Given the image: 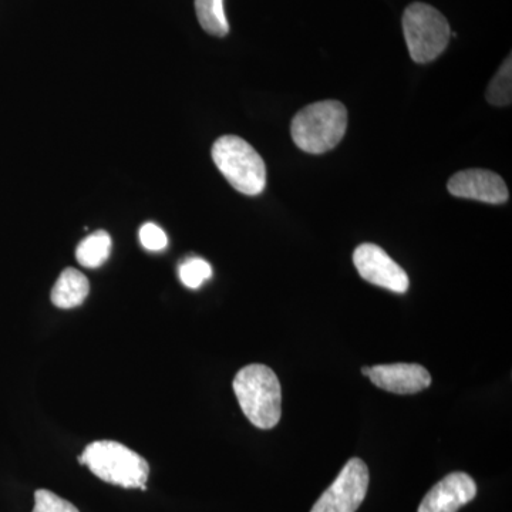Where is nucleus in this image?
Here are the masks:
<instances>
[{"instance_id": "f257e3e1", "label": "nucleus", "mask_w": 512, "mask_h": 512, "mask_svg": "<svg viewBox=\"0 0 512 512\" xmlns=\"http://www.w3.org/2000/svg\"><path fill=\"white\" fill-rule=\"evenodd\" d=\"M232 387L247 419L258 429H274L282 416L281 383L274 370L259 363L245 366Z\"/></svg>"}, {"instance_id": "f03ea898", "label": "nucleus", "mask_w": 512, "mask_h": 512, "mask_svg": "<svg viewBox=\"0 0 512 512\" xmlns=\"http://www.w3.org/2000/svg\"><path fill=\"white\" fill-rule=\"evenodd\" d=\"M348 130V110L340 101L309 104L293 117L291 134L296 146L309 154L333 150Z\"/></svg>"}, {"instance_id": "7ed1b4c3", "label": "nucleus", "mask_w": 512, "mask_h": 512, "mask_svg": "<svg viewBox=\"0 0 512 512\" xmlns=\"http://www.w3.org/2000/svg\"><path fill=\"white\" fill-rule=\"evenodd\" d=\"M79 463L89 467L94 476L104 483L147 490L150 466L146 458L119 441H93L84 448Z\"/></svg>"}, {"instance_id": "20e7f679", "label": "nucleus", "mask_w": 512, "mask_h": 512, "mask_svg": "<svg viewBox=\"0 0 512 512\" xmlns=\"http://www.w3.org/2000/svg\"><path fill=\"white\" fill-rule=\"evenodd\" d=\"M212 160L232 187L245 195H259L266 187V165L244 138L222 136L212 146Z\"/></svg>"}, {"instance_id": "39448f33", "label": "nucleus", "mask_w": 512, "mask_h": 512, "mask_svg": "<svg viewBox=\"0 0 512 512\" xmlns=\"http://www.w3.org/2000/svg\"><path fill=\"white\" fill-rule=\"evenodd\" d=\"M403 33L410 56L420 64L436 60L447 49L451 36L443 13L421 2L412 3L404 10Z\"/></svg>"}, {"instance_id": "423d86ee", "label": "nucleus", "mask_w": 512, "mask_h": 512, "mask_svg": "<svg viewBox=\"0 0 512 512\" xmlns=\"http://www.w3.org/2000/svg\"><path fill=\"white\" fill-rule=\"evenodd\" d=\"M369 480L365 461L352 458L311 512H356L365 501Z\"/></svg>"}, {"instance_id": "0eeeda50", "label": "nucleus", "mask_w": 512, "mask_h": 512, "mask_svg": "<svg viewBox=\"0 0 512 512\" xmlns=\"http://www.w3.org/2000/svg\"><path fill=\"white\" fill-rule=\"evenodd\" d=\"M353 264L369 284L394 293H406L409 289L410 281L406 271L375 244L359 245L353 254Z\"/></svg>"}, {"instance_id": "6e6552de", "label": "nucleus", "mask_w": 512, "mask_h": 512, "mask_svg": "<svg viewBox=\"0 0 512 512\" xmlns=\"http://www.w3.org/2000/svg\"><path fill=\"white\" fill-rule=\"evenodd\" d=\"M447 188L454 197L487 202V204H504L510 198V192L503 178L493 171L481 170V168L454 174L448 180Z\"/></svg>"}, {"instance_id": "1a4fd4ad", "label": "nucleus", "mask_w": 512, "mask_h": 512, "mask_svg": "<svg viewBox=\"0 0 512 512\" xmlns=\"http://www.w3.org/2000/svg\"><path fill=\"white\" fill-rule=\"evenodd\" d=\"M477 495L476 481L466 473H451L421 501L417 512H457Z\"/></svg>"}, {"instance_id": "9d476101", "label": "nucleus", "mask_w": 512, "mask_h": 512, "mask_svg": "<svg viewBox=\"0 0 512 512\" xmlns=\"http://www.w3.org/2000/svg\"><path fill=\"white\" fill-rule=\"evenodd\" d=\"M369 379L379 389L394 394H416L431 384L430 373L417 363H393L370 367Z\"/></svg>"}, {"instance_id": "9b49d317", "label": "nucleus", "mask_w": 512, "mask_h": 512, "mask_svg": "<svg viewBox=\"0 0 512 512\" xmlns=\"http://www.w3.org/2000/svg\"><path fill=\"white\" fill-rule=\"evenodd\" d=\"M90 292L87 276L74 268H66L52 289V303L60 309H73L86 301Z\"/></svg>"}, {"instance_id": "f8f14e48", "label": "nucleus", "mask_w": 512, "mask_h": 512, "mask_svg": "<svg viewBox=\"0 0 512 512\" xmlns=\"http://www.w3.org/2000/svg\"><path fill=\"white\" fill-rule=\"evenodd\" d=\"M111 247L113 244L109 232L100 229L80 242L76 249L77 262L84 268H100L109 259Z\"/></svg>"}, {"instance_id": "ddd939ff", "label": "nucleus", "mask_w": 512, "mask_h": 512, "mask_svg": "<svg viewBox=\"0 0 512 512\" xmlns=\"http://www.w3.org/2000/svg\"><path fill=\"white\" fill-rule=\"evenodd\" d=\"M195 13L205 32L217 37L228 35L229 25L225 16L224 0H195Z\"/></svg>"}, {"instance_id": "4468645a", "label": "nucleus", "mask_w": 512, "mask_h": 512, "mask_svg": "<svg viewBox=\"0 0 512 512\" xmlns=\"http://www.w3.org/2000/svg\"><path fill=\"white\" fill-rule=\"evenodd\" d=\"M488 103L493 106H510L512 100V63L511 56L503 63L491 80L487 90Z\"/></svg>"}, {"instance_id": "2eb2a0df", "label": "nucleus", "mask_w": 512, "mask_h": 512, "mask_svg": "<svg viewBox=\"0 0 512 512\" xmlns=\"http://www.w3.org/2000/svg\"><path fill=\"white\" fill-rule=\"evenodd\" d=\"M180 279L187 288L198 289L212 278V268L205 259L191 258L180 265Z\"/></svg>"}, {"instance_id": "dca6fc26", "label": "nucleus", "mask_w": 512, "mask_h": 512, "mask_svg": "<svg viewBox=\"0 0 512 512\" xmlns=\"http://www.w3.org/2000/svg\"><path fill=\"white\" fill-rule=\"evenodd\" d=\"M32 512H80L69 501L49 490H37L35 493V508Z\"/></svg>"}, {"instance_id": "f3484780", "label": "nucleus", "mask_w": 512, "mask_h": 512, "mask_svg": "<svg viewBox=\"0 0 512 512\" xmlns=\"http://www.w3.org/2000/svg\"><path fill=\"white\" fill-rule=\"evenodd\" d=\"M138 237H140L141 245H143L147 251H163L168 245L167 235H165L163 229L153 224V222L144 224L143 227L140 228V232H138Z\"/></svg>"}, {"instance_id": "a211bd4d", "label": "nucleus", "mask_w": 512, "mask_h": 512, "mask_svg": "<svg viewBox=\"0 0 512 512\" xmlns=\"http://www.w3.org/2000/svg\"><path fill=\"white\" fill-rule=\"evenodd\" d=\"M362 373H363V375H365V376L369 377L370 367H369V366H365V367H363V369H362Z\"/></svg>"}]
</instances>
